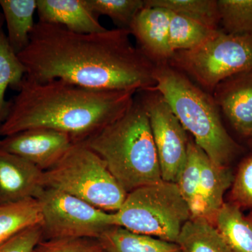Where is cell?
I'll list each match as a JSON object with an SVG mask.
<instances>
[{
  "instance_id": "obj_1",
  "label": "cell",
  "mask_w": 252,
  "mask_h": 252,
  "mask_svg": "<svg viewBox=\"0 0 252 252\" xmlns=\"http://www.w3.org/2000/svg\"><path fill=\"white\" fill-rule=\"evenodd\" d=\"M130 35L122 28L81 34L38 21L18 56L26 76L39 82L61 79L100 91L152 89L156 65L133 46Z\"/></svg>"
},
{
  "instance_id": "obj_6",
  "label": "cell",
  "mask_w": 252,
  "mask_h": 252,
  "mask_svg": "<svg viewBox=\"0 0 252 252\" xmlns=\"http://www.w3.org/2000/svg\"><path fill=\"white\" fill-rule=\"evenodd\" d=\"M114 217L118 226L176 243L191 214L177 184L162 180L127 193Z\"/></svg>"
},
{
  "instance_id": "obj_12",
  "label": "cell",
  "mask_w": 252,
  "mask_h": 252,
  "mask_svg": "<svg viewBox=\"0 0 252 252\" xmlns=\"http://www.w3.org/2000/svg\"><path fill=\"white\" fill-rule=\"evenodd\" d=\"M44 172L0 148V205L35 198L44 189Z\"/></svg>"
},
{
  "instance_id": "obj_19",
  "label": "cell",
  "mask_w": 252,
  "mask_h": 252,
  "mask_svg": "<svg viewBox=\"0 0 252 252\" xmlns=\"http://www.w3.org/2000/svg\"><path fill=\"white\" fill-rule=\"evenodd\" d=\"M176 244L182 252H231L216 227L201 217L186 222Z\"/></svg>"
},
{
  "instance_id": "obj_22",
  "label": "cell",
  "mask_w": 252,
  "mask_h": 252,
  "mask_svg": "<svg viewBox=\"0 0 252 252\" xmlns=\"http://www.w3.org/2000/svg\"><path fill=\"white\" fill-rule=\"evenodd\" d=\"M214 30L193 20L171 11L169 44L172 52L189 51L198 47L217 34Z\"/></svg>"
},
{
  "instance_id": "obj_32",
  "label": "cell",
  "mask_w": 252,
  "mask_h": 252,
  "mask_svg": "<svg viewBox=\"0 0 252 252\" xmlns=\"http://www.w3.org/2000/svg\"></svg>"
},
{
  "instance_id": "obj_20",
  "label": "cell",
  "mask_w": 252,
  "mask_h": 252,
  "mask_svg": "<svg viewBox=\"0 0 252 252\" xmlns=\"http://www.w3.org/2000/svg\"><path fill=\"white\" fill-rule=\"evenodd\" d=\"M41 221L40 207L35 198L0 205V244Z\"/></svg>"
},
{
  "instance_id": "obj_7",
  "label": "cell",
  "mask_w": 252,
  "mask_h": 252,
  "mask_svg": "<svg viewBox=\"0 0 252 252\" xmlns=\"http://www.w3.org/2000/svg\"><path fill=\"white\" fill-rule=\"evenodd\" d=\"M169 64L213 92L222 81L252 71V34H231L220 30L195 49L177 51Z\"/></svg>"
},
{
  "instance_id": "obj_25",
  "label": "cell",
  "mask_w": 252,
  "mask_h": 252,
  "mask_svg": "<svg viewBox=\"0 0 252 252\" xmlns=\"http://www.w3.org/2000/svg\"><path fill=\"white\" fill-rule=\"evenodd\" d=\"M220 24L225 33L252 34V0H217Z\"/></svg>"
},
{
  "instance_id": "obj_31",
  "label": "cell",
  "mask_w": 252,
  "mask_h": 252,
  "mask_svg": "<svg viewBox=\"0 0 252 252\" xmlns=\"http://www.w3.org/2000/svg\"><path fill=\"white\" fill-rule=\"evenodd\" d=\"M248 217L249 219H250V220H251V221L252 222V212L251 214H250V215H249Z\"/></svg>"
},
{
  "instance_id": "obj_2",
  "label": "cell",
  "mask_w": 252,
  "mask_h": 252,
  "mask_svg": "<svg viewBox=\"0 0 252 252\" xmlns=\"http://www.w3.org/2000/svg\"><path fill=\"white\" fill-rule=\"evenodd\" d=\"M0 126L6 137L44 127L64 132L74 143L87 140L124 115L135 91L86 89L61 79L39 82L25 76Z\"/></svg>"
},
{
  "instance_id": "obj_23",
  "label": "cell",
  "mask_w": 252,
  "mask_h": 252,
  "mask_svg": "<svg viewBox=\"0 0 252 252\" xmlns=\"http://www.w3.org/2000/svg\"><path fill=\"white\" fill-rule=\"evenodd\" d=\"M146 6H158L185 16L214 30L220 24L217 0H145Z\"/></svg>"
},
{
  "instance_id": "obj_17",
  "label": "cell",
  "mask_w": 252,
  "mask_h": 252,
  "mask_svg": "<svg viewBox=\"0 0 252 252\" xmlns=\"http://www.w3.org/2000/svg\"><path fill=\"white\" fill-rule=\"evenodd\" d=\"M214 225L231 252H252V222L238 205L223 203Z\"/></svg>"
},
{
  "instance_id": "obj_21",
  "label": "cell",
  "mask_w": 252,
  "mask_h": 252,
  "mask_svg": "<svg viewBox=\"0 0 252 252\" xmlns=\"http://www.w3.org/2000/svg\"><path fill=\"white\" fill-rule=\"evenodd\" d=\"M27 70L11 49L4 31L0 33V126L7 117L9 101L5 99L6 89L18 91Z\"/></svg>"
},
{
  "instance_id": "obj_24",
  "label": "cell",
  "mask_w": 252,
  "mask_h": 252,
  "mask_svg": "<svg viewBox=\"0 0 252 252\" xmlns=\"http://www.w3.org/2000/svg\"><path fill=\"white\" fill-rule=\"evenodd\" d=\"M203 152L193 139L189 140L187 161L176 183L191 215L198 197Z\"/></svg>"
},
{
  "instance_id": "obj_4",
  "label": "cell",
  "mask_w": 252,
  "mask_h": 252,
  "mask_svg": "<svg viewBox=\"0 0 252 252\" xmlns=\"http://www.w3.org/2000/svg\"><path fill=\"white\" fill-rule=\"evenodd\" d=\"M154 79L152 89L161 94L195 144L215 164L228 167L240 147L225 130L212 95L169 64L156 65Z\"/></svg>"
},
{
  "instance_id": "obj_16",
  "label": "cell",
  "mask_w": 252,
  "mask_h": 252,
  "mask_svg": "<svg viewBox=\"0 0 252 252\" xmlns=\"http://www.w3.org/2000/svg\"><path fill=\"white\" fill-rule=\"evenodd\" d=\"M0 9L6 23L9 45L18 55L29 44L36 23V0H0Z\"/></svg>"
},
{
  "instance_id": "obj_3",
  "label": "cell",
  "mask_w": 252,
  "mask_h": 252,
  "mask_svg": "<svg viewBox=\"0 0 252 252\" xmlns=\"http://www.w3.org/2000/svg\"><path fill=\"white\" fill-rule=\"evenodd\" d=\"M84 144L104 162L127 193L162 180L147 111L140 98Z\"/></svg>"
},
{
  "instance_id": "obj_27",
  "label": "cell",
  "mask_w": 252,
  "mask_h": 252,
  "mask_svg": "<svg viewBox=\"0 0 252 252\" xmlns=\"http://www.w3.org/2000/svg\"><path fill=\"white\" fill-rule=\"evenodd\" d=\"M33 252H106L97 238H71L41 240Z\"/></svg>"
},
{
  "instance_id": "obj_11",
  "label": "cell",
  "mask_w": 252,
  "mask_h": 252,
  "mask_svg": "<svg viewBox=\"0 0 252 252\" xmlns=\"http://www.w3.org/2000/svg\"><path fill=\"white\" fill-rule=\"evenodd\" d=\"M171 11L144 6L131 23L129 31L135 36L138 49L155 65L169 64L174 53L169 44Z\"/></svg>"
},
{
  "instance_id": "obj_28",
  "label": "cell",
  "mask_w": 252,
  "mask_h": 252,
  "mask_svg": "<svg viewBox=\"0 0 252 252\" xmlns=\"http://www.w3.org/2000/svg\"><path fill=\"white\" fill-rule=\"evenodd\" d=\"M230 198L240 208H252V156L240 164L232 184Z\"/></svg>"
},
{
  "instance_id": "obj_29",
  "label": "cell",
  "mask_w": 252,
  "mask_h": 252,
  "mask_svg": "<svg viewBox=\"0 0 252 252\" xmlns=\"http://www.w3.org/2000/svg\"><path fill=\"white\" fill-rule=\"evenodd\" d=\"M41 240L40 223L21 230L0 244V252H33Z\"/></svg>"
},
{
  "instance_id": "obj_15",
  "label": "cell",
  "mask_w": 252,
  "mask_h": 252,
  "mask_svg": "<svg viewBox=\"0 0 252 252\" xmlns=\"http://www.w3.org/2000/svg\"><path fill=\"white\" fill-rule=\"evenodd\" d=\"M233 179L228 167L217 165L203 152L198 197L190 217H201L214 225L217 212L224 203L225 190Z\"/></svg>"
},
{
  "instance_id": "obj_10",
  "label": "cell",
  "mask_w": 252,
  "mask_h": 252,
  "mask_svg": "<svg viewBox=\"0 0 252 252\" xmlns=\"http://www.w3.org/2000/svg\"><path fill=\"white\" fill-rule=\"evenodd\" d=\"M73 144L67 134L44 127L21 131L0 140V148L26 159L43 172L56 165Z\"/></svg>"
},
{
  "instance_id": "obj_18",
  "label": "cell",
  "mask_w": 252,
  "mask_h": 252,
  "mask_svg": "<svg viewBox=\"0 0 252 252\" xmlns=\"http://www.w3.org/2000/svg\"><path fill=\"white\" fill-rule=\"evenodd\" d=\"M106 252H182L177 244L114 225L98 238Z\"/></svg>"
},
{
  "instance_id": "obj_5",
  "label": "cell",
  "mask_w": 252,
  "mask_h": 252,
  "mask_svg": "<svg viewBox=\"0 0 252 252\" xmlns=\"http://www.w3.org/2000/svg\"><path fill=\"white\" fill-rule=\"evenodd\" d=\"M43 185L110 213L121 208L127 195L103 160L84 142L74 143L56 165L44 172Z\"/></svg>"
},
{
  "instance_id": "obj_30",
  "label": "cell",
  "mask_w": 252,
  "mask_h": 252,
  "mask_svg": "<svg viewBox=\"0 0 252 252\" xmlns=\"http://www.w3.org/2000/svg\"><path fill=\"white\" fill-rule=\"evenodd\" d=\"M4 15L2 14L1 9H0V33L2 32V26L4 24Z\"/></svg>"
},
{
  "instance_id": "obj_8",
  "label": "cell",
  "mask_w": 252,
  "mask_h": 252,
  "mask_svg": "<svg viewBox=\"0 0 252 252\" xmlns=\"http://www.w3.org/2000/svg\"><path fill=\"white\" fill-rule=\"evenodd\" d=\"M41 214V240L98 239L114 226V213L96 208L57 189L44 188L36 198Z\"/></svg>"
},
{
  "instance_id": "obj_9",
  "label": "cell",
  "mask_w": 252,
  "mask_h": 252,
  "mask_svg": "<svg viewBox=\"0 0 252 252\" xmlns=\"http://www.w3.org/2000/svg\"><path fill=\"white\" fill-rule=\"evenodd\" d=\"M148 115L163 181L177 183L187 155L189 139L170 105L161 94L152 89L138 91Z\"/></svg>"
},
{
  "instance_id": "obj_26",
  "label": "cell",
  "mask_w": 252,
  "mask_h": 252,
  "mask_svg": "<svg viewBox=\"0 0 252 252\" xmlns=\"http://www.w3.org/2000/svg\"><path fill=\"white\" fill-rule=\"evenodd\" d=\"M87 2L97 16H108L118 28L127 30L145 6L143 0H87Z\"/></svg>"
},
{
  "instance_id": "obj_13",
  "label": "cell",
  "mask_w": 252,
  "mask_h": 252,
  "mask_svg": "<svg viewBox=\"0 0 252 252\" xmlns=\"http://www.w3.org/2000/svg\"><path fill=\"white\" fill-rule=\"evenodd\" d=\"M212 93L233 128L252 140V71L225 79Z\"/></svg>"
},
{
  "instance_id": "obj_14",
  "label": "cell",
  "mask_w": 252,
  "mask_h": 252,
  "mask_svg": "<svg viewBox=\"0 0 252 252\" xmlns=\"http://www.w3.org/2000/svg\"><path fill=\"white\" fill-rule=\"evenodd\" d=\"M36 12L41 22L59 25L81 34L107 31L87 0H36Z\"/></svg>"
}]
</instances>
